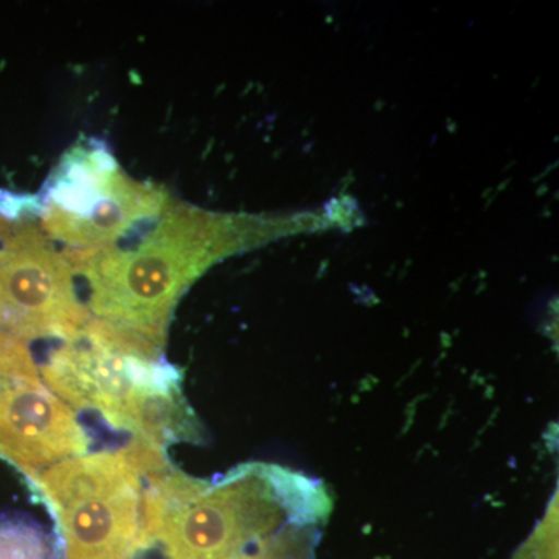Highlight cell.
<instances>
[{
  "label": "cell",
  "mask_w": 559,
  "mask_h": 559,
  "mask_svg": "<svg viewBox=\"0 0 559 559\" xmlns=\"http://www.w3.org/2000/svg\"><path fill=\"white\" fill-rule=\"evenodd\" d=\"M0 237V329L17 340L64 341L86 329L90 312L68 259L33 229Z\"/></svg>",
  "instance_id": "obj_4"
},
{
  "label": "cell",
  "mask_w": 559,
  "mask_h": 559,
  "mask_svg": "<svg viewBox=\"0 0 559 559\" xmlns=\"http://www.w3.org/2000/svg\"><path fill=\"white\" fill-rule=\"evenodd\" d=\"M329 513L325 489L278 466L253 463L209 481L170 465L145 477L140 554L242 559L285 525H319Z\"/></svg>",
  "instance_id": "obj_1"
},
{
  "label": "cell",
  "mask_w": 559,
  "mask_h": 559,
  "mask_svg": "<svg viewBox=\"0 0 559 559\" xmlns=\"http://www.w3.org/2000/svg\"><path fill=\"white\" fill-rule=\"evenodd\" d=\"M0 559H61L60 544L31 518L0 514Z\"/></svg>",
  "instance_id": "obj_6"
},
{
  "label": "cell",
  "mask_w": 559,
  "mask_h": 559,
  "mask_svg": "<svg viewBox=\"0 0 559 559\" xmlns=\"http://www.w3.org/2000/svg\"><path fill=\"white\" fill-rule=\"evenodd\" d=\"M40 378L79 414L91 412L138 444L167 455L171 444L201 443L202 426L182 392L176 367L162 355L128 347L94 322L61 341Z\"/></svg>",
  "instance_id": "obj_2"
},
{
  "label": "cell",
  "mask_w": 559,
  "mask_h": 559,
  "mask_svg": "<svg viewBox=\"0 0 559 559\" xmlns=\"http://www.w3.org/2000/svg\"><path fill=\"white\" fill-rule=\"evenodd\" d=\"M90 430L40 377L0 380V455L35 476L62 460L86 454Z\"/></svg>",
  "instance_id": "obj_5"
},
{
  "label": "cell",
  "mask_w": 559,
  "mask_h": 559,
  "mask_svg": "<svg viewBox=\"0 0 559 559\" xmlns=\"http://www.w3.org/2000/svg\"><path fill=\"white\" fill-rule=\"evenodd\" d=\"M514 559H558V509H550Z\"/></svg>",
  "instance_id": "obj_8"
},
{
  "label": "cell",
  "mask_w": 559,
  "mask_h": 559,
  "mask_svg": "<svg viewBox=\"0 0 559 559\" xmlns=\"http://www.w3.org/2000/svg\"><path fill=\"white\" fill-rule=\"evenodd\" d=\"M57 522L61 559H135L145 476L121 448L62 460L31 477Z\"/></svg>",
  "instance_id": "obj_3"
},
{
  "label": "cell",
  "mask_w": 559,
  "mask_h": 559,
  "mask_svg": "<svg viewBox=\"0 0 559 559\" xmlns=\"http://www.w3.org/2000/svg\"><path fill=\"white\" fill-rule=\"evenodd\" d=\"M316 543L318 525L293 522L270 538L261 540L242 559H314Z\"/></svg>",
  "instance_id": "obj_7"
}]
</instances>
